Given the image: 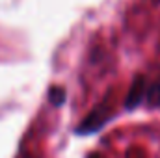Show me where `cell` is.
<instances>
[{
	"instance_id": "1",
	"label": "cell",
	"mask_w": 160,
	"mask_h": 158,
	"mask_svg": "<svg viewBox=\"0 0 160 158\" xmlns=\"http://www.w3.org/2000/svg\"><path fill=\"white\" fill-rule=\"evenodd\" d=\"M145 93H147V84H145L143 77H140V78L134 80V84L127 95V108H134L140 101L145 99Z\"/></svg>"
},
{
	"instance_id": "3",
	"label": "cell",
	"mask_w": 160,
	"mask_h": 158,
	"mask_svg": "<svg viewBox=\"0 0 160 158\" xmlns=\"http://www.w3.org/2000/svg\"><path fill=\"white\" fill-rule=\"evenodd\" d=\"M48 95H50V101H52L54 104H58V106H60V104L63 102V99H65V91H63L62 87H52Z\"/></svg>"
},
{
	"instance_id": "2",
	"label": "cell",
	"mask_w": 160,
	"mask_h": 158,
	"mask_svg": "<svg viewBox=\"0 0 160 158\" xmlns=\"http://www.w3.org/2000/svg\"><path fill=\"white\" fill-rule=\"evenodd\" d=\"M145 101L151 104V106H160V78L147 86V93H145Z\"/></svg>"
}]
</instances>
